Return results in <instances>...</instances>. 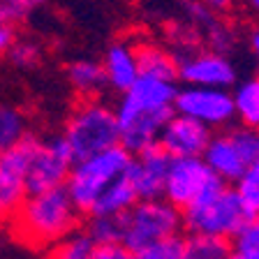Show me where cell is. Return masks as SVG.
I'll return each mask as SVG.
<instances>
[{
    "mask_svg": "<svg viewBox=\"0 0 259 259\" xmlns=\"http://www.w3.org/2000/svg\"><path fill=\"white\" fill-rule=\"evenodd\" d=\"M63 139L67 141L74 162L118 146L116 111L102 100H83L65 120Z\"/></svg>",
    "mask_w": 259,
    "mask_h": 259,
    "instance_id": "3",
    "label": "cell"
},
{
    "mask_svg": "<svg viewBox=\"0 0 259 259\" xmlns=\"http://www.w3.org/2000/svg\"><path fill=\"white\" fill-rule=\"evenodd\" d=\"M120 227H123L120 243L135 254L155 243L181 236L183 215L164 199L137 201L125 215H120Z\"/></svg>",
    "mask_w": 259,
    "mask_h": 259,
    "instance_id": "5",
    "label": "cell"
},
{
    "mask_svg": "<svg viewBox=\"0 0 259 259\" xmlns=\"http://www.w3.org/2000/svg\"><path fill=\"white\" fill-rule=\"evenodd\" d=\"M83 234L93 243H120L123 227L120 218H104V215H88V222L83 227Z\"/></svg>",
    "mask_w": 259,
    "mask_h": 259,
    "instance_id": "24",
    "label": "cell"
},
{
    "mask_svg": "<svg viewBox=\"0 0 259 259\" xmlns=\"http://www.w3.org/2000/svg\"><path fill=\"white\" fill-rule=\"evenodd\" d=\"M132 259H181V236L139 250L132 254Z\"/></svg>",
    "mask_w": 259,
    "mask_h": 259,
    "instance_id": "30",
    "label": "cell"
},
{
    "mask_svg": "<svg viewBox=\"0 0 259 259\" xmlns=\"http://www.w3.org/2000/svg\"><path fill=\"white\" fill-rule=\"evenodd\" d=\"M181 215L183 229H188V234H204L227 241H234L254 220V213L241 199L236 188L225 185L220 178H215L199 199L190 204Z\"/></svg>",
    "mask_w": 259,
    "mask_h": 259,
    "instance_id": "2",
    "label": "cell"
},
{
    "mask_svg": "<svg viewBox=\"0 0 259 259\" xmlns=\"http://www.w3.org/2000/svg\"><path fill=\"white\" fill-rule=\"evenodd\" d=\"M102 70L107 76V88L116 93H127L139 79V65H137L135 44L116 39L107 47L102 58Z\"/></svg>",
    "mask_w": 259,
    "mask_h": 259,
    "instance_id": "15",
    "label": "cell"
},
{
    "mask_svg": "<svg viewBox=\"0 0 259 259\" xmlns=\"http://www.w3.org/2000/svg\"><path fill=\"white\" fill-rule=\"evenodd\" d=\"M44 137L28 130L23 139L0 155V222L12 220L28 197V167Z\"/></svg>",
    "mask_w": 259,
    "mask_h": 259,
    "instance_id": "7",
    "label": "cell"
},
{
    "mask_svg": "<svg viewBox=\"0 0 259 259\" xmlns=\"http://www.w3.org/2000/svg\"><path fill=\"white\" fill-rule=\"evenodd\" d=\"M137 201H139V194H137L135 183H132L130 174L125 171L123 176H118L107 190H104L102 197L95 201V206L91 208V213H88V215L120 218V215H125V213H127V210L132 208Z\"/></svg>",
    "mask_w": 259,
    "mask_h": 259,
    "instance_id": "17",
    "label": "cell"
},
{
    "mask_svg": "<svg viewBox=\"0 0 259 259\" xmlns=\"http://www.w3.org/2000/svg\"><path fill=\"white\" fill-rule=\"evenodd\" d=\"M88 259H132V252L123 243H93Z\"/></svg>",
    "mask_w": 259,
    "mask_h": 259,
    "instance_id": "32",
    "label": "cell"
},
{
    "mask_svg": "<svg viewBox=\"0 0 259 259\" xmlns=\"http://www.w3.org/2000/svg\"><path fill=\"white\" fill-rule=\"evenodd\" d=\"M232 241L204 234L181 236V259H229Z\"/></svg>",
    "mask_w": 259,
    "mask_h": 259,
    "instance_id": "21",
    "label": "cell"
},
{
    "mask_svg": "<svg viewBox=\"0 0 259 259\" xmlns=\"http://www.w3.org/2000/svg\"><path fill=\"white\" fill-rule=\"evenodd\" d=\"M248 44H250V54H252L254 65H257V72H259V26H254L252 30H250Z\"/></svg>",
    "mask_w": 259,
    "mask_h": 259,
    "instance_id": "35",
    "label": "cell"
},
{
    "mask_svg": "<svg viewBox=\"0 0 259 259\" xmlns=\"http://www.w3.org/2000/svg\"><path fill=\"white\" fill-rule=\"evenodd\" d=\"M16 42V32H14V26L7 21L5 16L0 14V56L10 51V47Z\"/></svg>",
    "mask_w": 259,
    "mask_h": 259,
    "instance_id": "33",
    "label": "cell"
},
{
    "mask_svg": "<svg viewBox=\"0 0 259 259\" xmlns=\"http://www.w3.org/2000/svg\"><path fill=\"white\" fill-rule=\"evenodd\" d=\"M245 5L250 7V12H252V14L259 16V0H245Z\"/></svg>",
    "mask_w": 259,
    "mask_h": 259,
    "instance_id": "36",
    "label": "cell"
},
{
    "mask_svg": "<svg viewBox=\"0 0 259 259\" xmlns=\"http://www.w3.org/2000/svg\"><path fill=\"white\" fill-rule=\"evenodd\" d=\"M81 213L72 204L65 188L47 190L39 194H28L21 208L12 218V227L19 241L30 248H56L65 238L76 234L81 225Z\"/></svg>",
    "mask_w": 259,
    "mask_h": 259,
    "instance_id": "1",
    "label": "cell"
},
{
    "mask_svg": "<svg viewBox=\"0 0 259 259\" xmlns=\"http://www.w3.org/2000/svg\"><path fill=\"white\" fill-rule=\"evenodd\" d=\"M72 167H74V157H72V151L67 141L63 139V135L42 139L30 167H28V194H39L47 192V190L65 188Z\"/></svg>",
    "mask_w": 259,
    "mask_h": 259,
    "instance_id": "10",
    "label": "cell"
},
{
    "mask_svg": "<svg viewBox=\"0 0 259 259\" xmlns=\"http://www.w3.org/2000/svg\"><path fill=\"white\" fill-rule=\"evenodd\" d=\"M236 118L243 127L259 132V74L238 81L232 91Z\"/></svg>",
    "mask_w": 259,
    "mask_h": 259,
    "instance_id": "20",
    "label": "cell"
},
{
    "mask_svg": "<svg viewBox=\"0 0 259 259\" xmlns=\"http://www.w3.org/2000/svg\"><path fill=\"white\" fill-rule=\"evenodd\" d=\"M178 79L185 86L197 88H222L229 91L238 83V70L229 56L215 54L208 49H197L192 54L176 56Z\"/></svg>",
    "mask_w": 259,
    "mask_h": 259,
    "instance_id": "11",
    "label": "cell"
},
{
    "mask_svg": "<svg viewBox=\"0 0 259 259\" xmlns=\"http://www.w3.org/2000/svg\"><path fill=\"white\" fill-rule=\"evenodd\" d=\"M130 164H132V155L120 144L93 157L74 162V167L67 176V183H65V190L70 194L72 204L88 215L104 190L118 176H123Z\"/></svg>",
    "mask_w": 259,
    "mask_h": 259,
    "instance_id": "4",
    "label": "cell"
},
{
    "mask_svg": "<svg viewBox=\"0 0 259 259\" xmlns=\"http://www.w3.org/2000/svg\"><path fill=\"white\" fill-rule=\"evenodd\" d=\"M183 12H185L188 23L194 26L199 32L215 21V12H210L201 0H183Z\"/></svg>",
    "mask_w": 259,
    "mask_h": 259,
    "instance_id": "31",
    "label": "cell"
},
{
    "mask_svg": "<svg viewBox=\"0 0 259 259\" xmlns=\"http://www.w3.org/2000/svg\"><path fill=\"white\" fill-rule=\"evenodd\" d=\"M210 12H215V14H222V12H229L234 5H236L238 0H201Z\"/></svg>",
    "mask_w": 259,
    "mask_h": 259,
    "instance_id": "34",
    "label": "cell"
},
{
    "mask_svg": "<svg viewBox=\"0 0 259 259\" xmlns=\"http://www.w3.org/2000/svg\"><path fill=\"white\" fill-rule=\"evenodd\" d=\"M174 113L188 116L208 130H225L236 120L232 91L222 88H197L183 86L176 91Z\"/></svg>",
    "mask_w": 259,
    "mask_h": 259,
    "instance_id": "9",
    "label": "cell"
},
{
    "mask_svg": "<svg viewBox=\"0 0 259 259\" xmlns=\"http://www.w3.org/2000/svg\"><path fill=\"white\" fill-rule=\"evenodd\" d=\"M65 76L70 81V86L86 100H97V95L107 88V76H104L100 60H91V58L72 60L67 65V70H65Z\"/></svg>",
    "mask_w": 259,
    "mask_h": 259,
    "instance_id": "18",
    "label": "cell"
},
{
    "mask_svg": "<svg viewBox=\"0 0 259 259\" xmlns=\"http://www.w3.org/2000/svg\"><path fill=\"white\" fill-rule=\"evenodd\" d=\"M213 130H208L206 125L197 123V120L174 113L169 123L164 125V130L160 132L157 144L169 153L171 160L176 157H201L208 146Z\"/></svg>",
    "mask_w": 259,
    "mask_h": 259,
    "instance_id": "13",
    "label": "cell"
},
{
    "mask_svg": "<svg viewBox=\"0 0 259 259\" xmlns=\"http://www.w3.org/2000/svg\"><path fill=\"white\" fill-rule=\"evenodd\" d=\"M113 111H116V125H118V144L132 157L157 144L160 132L174 116V109L141 107L125 97H120Z\"/></svg>",
    "mask_w": 259,
    "mask_h": 259,
    "instance_id": "8",
    "label": "cell"
},
{
    "mask_svg": "<svg viewBox=\"0 0 259 259\" xmlns=\"http://www.w3.org/2000/svg\"><path fill=\"white\" fill-rule=\"evenodd\" d=\"M28 132L26 116L12 104H0V155L16 146Z\"/></svg>",
    "mask_w": 259,
    "mask_h": 259,
    "instance_id": "22",
    "label": "cell"
},
{
    "mask_svg": "<svg viewBox=\"0 0 259 259\" xmlns=\"http://www.w3.org/2000/svg\"><path fill=\"white\" fill-rule=\"evenodd\" d=\"M229 259H238V257H236V254H234V252H232V254H229Z\"/></svg>",
    "mask_w": 259,
    "mask_h": 259,
    "instance_id": "37",
    "label": "cell"
},
{
    "mask_svg": "<svg viewBox=\"0 0 259 259\" xmlns=\"http://www.w3.org/2000/svg\"><path fill=\"white\" fill-rule=\"evenodd\" d=\"M259 135L248 127H229L210 137L201 160L222 183H238L243 174L257 164Z\"/></svg>",
    "mask_w": 259,
    "mask_h": 259,
    "instance_id": "6",
    "label": "cell"
},
{
    "mask_svg": "<svg viewBox=\"0 0 259 259\" xmlns=\"http://www.w3.org/2000/svg\"><path fill=\"white\" fill-rule=\"evenodd\" d=\"M44 5V0H0V14L14 26L16 21H23L35 10Z\"/></svg>",
    "mask_w": 259,
    "mask_h": 259,
    "instance_id": "29",
    "label": "cell"
},
{
    "mask_svg": "<svg viewBox=\"0 0 259 259\" xmlns=\"http://www.w3.org/2000/svg\"><path fill=\"white\" fill-rule=\"evenodd\" d=\"M213 181L215 176L201 157H176L169 164L162 199L183 213L190 204L199 199Z\"/></svg>",
    "mask_w": 259,
    "mask_h": 259,
    "instance_id": "12",
    "label": "cell"
},
{
    "mask_svg": "<svg viewBox=\"0 0 259 259\" xmlns=\"http://www.w3.org/2000/svg\"><path fill=\"white\" fill-rule=\"evenodd\" d=\"M232 252L238 259H259V218H254L232 241Z\"/></svg>",
    "mask_w": 259,
    "mask_h": 259,
    "instance_id": "26",
    "label": "cell"
},
{
    "mask_svg": "<svg viewBox=\"0 0 259 259\" xmlns=\"http://www.w3.org/2000/svg\"><path fill=\"white\" fill-rule=\"evenodd\" d=\"M236 192L241 194V199L254 213V218H259V164L250 167L243 174V178L236 183Z\"/></svg>",
    "mask_w": 259,
    "mask_h": 259,
    "instance_id": "28",
    "label": "cell"
},
{
    "mask_svg": "<svg viewBox=\"0 0 259 259\" xmlns=\"http://www.w3.org/2000/svg\"><path fill=\"white\" fill-rule=\"evenodd\" d=\"M176 83H167V81H157V79H146L139 76L137 83L130 88L127 93H123L120 97L130 100L141 107H151V109H174V100H176Z\"/></svg>",
    "mask_w": 259,
    "mask_h": 259,
    "instance_id": "19",
    "label": "cell"
},
{
    "mask_svg": "<svg viewBox=\"0 0 259 259\" xmlns=\"http://www.w3.org/2000/svg\"><path fill=\"white\" fill-rule=\"evenodd\" d=\"M7 58L16 67H35L42 58V47L35 39H16L7 51Z\"/></svg>",
    "mask_w": 259,
    "mask_h": 259,
    "instance_id": "27",
    "label": "cell"
},
{
    "mask_svg": "<svg viewBox=\"0 0 259 259\" xmlns=\"http://www.w3.org/2000/svg\"><path fill=\"white\" fill-rule=\"evenodd\" d=\"M257 135H259V132H257ZM257 164H259V155H257Z\"/></svg>",
    "mask_w": 259,
    "mask_h": 259,
    "instance_id": "38",
    "label": "cell"
},
{
    "mask_svg": "<svg viewBox=\"0 0 259 259\" xmlns=\"http://www.w3.org/2000/svg\"><path fill=\"white\" fill-rule=\"evenodd\" d=\"M204 39L208 44V51H215V54H222V56H229L236 49V42H238V35L229 23L220 21L215 16V21L210 23L208 28H204Z\"/></svg>",
    "mask_w": 259,
    "mask_h": 259,
    "instance_id": "23",
    "label": "cell"
},
{
    "mask_svg": "<svg viewBox=\"0 0 259 259\" xmlns=\"http://www.w3.org/2000/svg\"><path fill=\"white\" fill-rule=\"evenodd\" d=\"M135 51H137V65H139V76L176 83L178 60L174 51H169L167 47L155 42H139L135 44Z\"/></svg>",
    "mask_w": 259,
    "mask_h": 259,
    "instance_id": "16",
    "label": "cell"
},
{
    "mask_svg": "<svg viewBox=\"0 0 259 259\" xmlns=\"http://www.w3.org/2000/svg\"><path fill=\"white\" fill-rule=\"evenodd\" d=\"M91 250H93V241L83 232H76L70 238H65L63 243H58L51 250L49 259H88Z\"/></svg>",
    "mask_w": 259,
    "mask_h": 259,
    "instance_id": "25",
    "label": "cell"
},
{
    "mask_svg": "<svg viewBox=\"0 0 259 259\" xmlns=\"http://www.w3.org/2000/svg\"><path fill=\"white\" fill-rule=\"evenodd\" d=\"M169 164H171V157L160 144H153L151 148H146L144 153L132 157L127 174L132 178V183H135L139 201L162 199Z\"/></svg>",
    "mask_w": 259,
    "mask_h": 259,
    "instance_id": "14",
    "label": "cell"
}]
</instances>
